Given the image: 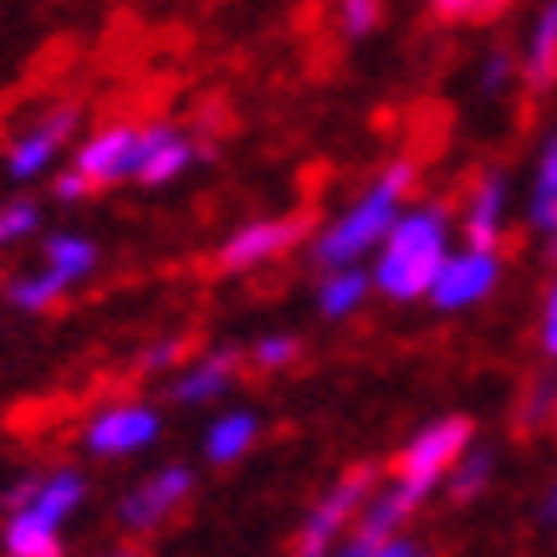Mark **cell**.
I'll return each instance as SVG.
<instances>
[{
  "instance_id": "cell-1",
  "label": "cell",
  "mask_w": 557,
  "mask_h": 557,
  "mask_svg": "<svg viewBox=\"0 0 557 557\" xmlns=\"http://www.w3.org/2000/svg\"><path fill=\"white\" fill-rule=\"evenodd\" d=\"M445 261H450V215L440 205H414L399 215L394 236L384 240L369 282L388 302H424L435 292V276Z\"/></svg>"
},
{
  "instance_id": "cell-2",
  "label": "cell",
  "mask_w": 557,
  "mask_h": 557,
  "mask_svg": "<svg viewBox=\"0 0 557 557\" xmlns=\"http://www.w3.org/2000/svg\"><path fill=\"white\" fill-rule=\"evenodd\" d=\"M409 180L414 170L409 164H388L379 180H373L363 195H358L338 220H327L312 240V261L327 271H348L358 267L363 256H379L384 240L394 236V225L405 215V195H409Z\"/></svg>"
},
{
  "instance_id": "cell-3",
  "label": "cell",
  "mask_w": 557,
  "mask_h": 557,
  "mask_svg": "<svg viewBox=\"0 0 557 557\" xmlns=\"http://www.w3.org/2000/svg\"><path fill=\"white\" fill-rule=\"evenodd\" d=\"M83 502H87V475L83 471L57 466V471L36 475L32 502L5 517V532H0L5 557H62V527L77 517Z\"/></svg>"
},
{
  "instance_id": "cell-4",
  "label": "cell",
  "mask_w": 557,
  "mask_h": 557,
  "mask_svg": "<svg viewBox=\"0 0 557 557\" xmlns=\"http://www.w3.org/2000/svg\"><path fill=\"white\" fill-rule=\"evenodd\" d=\"M471 440H475V430H471V420H460V414L424 424L420 435L399 450V460H394V486L388 491L414 511L430 491L450 481V471H456L460 460L471 456Z\"/></svg>"
},
{
  "instance_id": "cell-5",
  "label": "cell",
  "mask_w": 557,
  "mask_h": 557,
  "mask_svg": "<svg viewBox=\"0 0 557 557\" xmlns=\"http://www.w3.org/2000/svg\"><path fill=\"white\" fill-rule=\"evenodd\" d=\"M373 475L369 471H354L343 475L338 486H327L312 502V511H307L302 532H297V557H338V547L348 542V532H354V522L363 517V507H369L373 496Z\"/></svg>"
},
{
  "instance_id": "cell-6",
  "label": "cell",
  "mask_w": 557,
  "mask_h": 557,
  "mask_svg": "<svg viewBox=\"0 0 557 557\" xmlns=\"http://www.w3.org/2000/svg\"><path fill=\"white\" fill-rule=\"evenodd\" d=\"M159 435H164V420H159V409H149V405H108V409H98L83 430L87 450L98 460H128V456H138V450H149Z\"/></svg>"
},
{
  "instance_id": "cell-7",
  "label": "cell",
  "mask_w": 557,
  "mask_h": 557,
  "mask_svg": "<svg viewBox=\"0 0 557 557\" xmlns=\"http://www.w3.org/2000/svg\"><path fill=\"white\" fill-rule=\"evenodd\" d=\"M496 282H502V251L460 246V251H450V261L440 267L430 302H435L440 312H466V307L486 302L491 292H496Z\"/></svg>"
},
{
  "instance_id": "cell-8",
  "label": "cell",
  "mask_w": 557,
  "mask_h": 557,
  "mask_svg": "<svg viewBox=\"0 0 557 557\" xmlns=\"http://www.w3.org/2000/svg\"><path fill=\"white\" fill-rule=\"evenodd\" d=\"M195 491V471L170 460V466H159L153 475H144L128 496L119 502V522L128 532H153V527L164 522L174 507H185V496Z\"/></svg>"
},
{
  "instance_id": "cell-9",
  "label": "cell",
  "mask_w": 557,
  "mask_h": 557,
  "mask_svg": "<svg viewBox=\"0 0 557 557\" xmlns=\"http://www.w3.org/2000/svg\"><path fill=\"white\" fill-rule=\"evenodd\" d=\"M138 144H144V128H134V123H108V128H98L92 138H83V144H77L72 170L83 174L92 189L119 185V180H134Z\"/></svg>"
},
{
  "instance_id": "cell-10",
  "label": "cell",
  "mask_w": 557,
  "mask_h": 557,
  "mask_svg": "<svg viewBox=\"0 0 557 557\" xmlns=\"http://www.w3.org/2000/svg\"><path fill=\"white\" fill-rule=\"evenodd\" d=\"M72 134H77V108H57V113H47V119L32 123V128L11 144V153H5V174H11V180H36V174H47Z\"/></svg>"
},
{
  "instance_id": "cell-11",
  "label": "cell",
  "mask_w": 557,
  "mask_h": 557,
  "mask_svg": "<svg viewBox=\"0 0 557 557\" xmlns=\"http://www.w3.org/2000/svg\"><path fill=\"white\" fill-rule=\"evenodd\" d=\"M507 205H511L507 174L486 170L471 185V195H466V210H460L466 246H475V251H496V246H502V231H507Z\"/></svg>"
},
{
  "instance_id": "cell-12",
  "label": "cell",
  "mask_w": 557,
  "mask_h": 557,
  "mask_svg": "<svg viewBox=\"0 0 557 557\" xmlns=\"http://www.w3.org/2000/svg\"><path fill=\"white\" fill-rule=\"evenodd\" d=\"M297 236H302L297 220H246L240 231L225 236L215 267L220 271H251V267H261V261H276Z\"/></svg>"
},
{
  "instance_id": "cell-13",
  "label": "cell",
  "mask_w": 557,
  "mask_h": 557,
  "mask_svg": "<svg viewBox=\"0 0 557 557\" xmlns=\"http://www.w3.org/2000/svg\"><path fill=\"white\" fill-rule=\"evenodd\" d=\"M189 159H195V144H189L180 128H170V123L144 128L134 180L138 185H149V189H159V185H170V180H180V174L189 170Z\"/></svg>"
},
{
  "instance_id": "cell-14",
  "label": "cell",
  "mask_w": 557,
  "mask_h": 557,
  "mask_svg": "<svg viewBox=\"0 0 557 557\" xmlns=\"http://www.w3.org/2000/svg\"><path fill=\"white\" fill-rule=\"evenodd\" d=\"M236 373H240V354H231V348H215V354L189 358L185 369L174 373L170 394L180 399V405H210V399H220L225 388L236 384Z\"/></svg>"
},
{
  "instance_id": "cell-15",
  "label": "cell",
  "mask_w": 557,
  "mask_h": 557,
  "mask_svg": "<svg viewBox=\"0 0 557 557\" xmlns=\"http://www.w3.org/2000/svg\"><path fill=\"white\" fill-rule=\"evenodd\" d=\"M256 440H261V414L256 409H225V414L205 424L200 450L210 466H236L256 450Z\"/></svg>"
},
{
  "instance_id": "cell-16",
  "label": "cell",
  "mask_w": 557,
  "mask_h": 557,
  "mask_svg": "<svg viewBox=\"0 0 557 557\" xmlns=\"http://www.w3.org/2000/svg\"><path fill=\"white\" fill-rule=\"evenodd\" d=\"M41 267H47L51 276H62L67 287H77V282H87V276L98 271V246L87 236H77V231H57V236H47V246H41Z\"/></svg>"
},
{
  "instance_id": "cell-17",
  "label": "cell",
  "mask_w": 557,
  "mask_h": 557,
  "mask_svg": "<svg viewBox=\"0 0 557 557\" xmlns=\"http://www.w3.org/2000/svg\"><path fill=\"white\" fill-rule=\"evenodd\" d=\"M527 215H532V225H537V236L547 240V251H557V138H547V144H542Z\"/></svg>"
},
{
  "instance_id": "cell-18",
  "label": "cell",
  "mask_w": 557,
  "mask_h": 557,
  "mask_svg": "<svg viewBox=\"0 0 557 557\" xmlns=\"http://www.w3.org/2000/svg\"><path fill=\"white\" fill-rule=\"evenodd\" d=\"M522 77L532 87H553L557 83V5H542L537 21H532V32H527Z\"/></svg>"
},
{
  "instance_id": "cell-19",
  "label": "cell",
  "mask_w": 557,
  "mask_h": 557,
  "mask_svg": "<svg viewBox=\"0 0 557 557\" xmlns=\"http://www.w3.org/2000/svg\"><path fill=\"white\" fill-rule=\"evenodd\" d=\"M369 271L363 267H348V271H327L322 276V287H318V312L327 322H343V318H354L358 307H363V292H369Z\"/></svg>"
},
{
  "instance_id": "cell-20",
  "label": "cell",
  "mask_w": 557,
  "mask_h": 557,
  "mask_svg": "<svg viewBox=\"0 0 557 557\" xmlns=\"http://www.w3.org/2000/svg\"><path fill=\"white\" fill-rule=\"evenodd\" d=\"M67 292L72 287L62 282V276H51L47 267H36V271H26V276L11 282V307H21V312H47V307L62 302Z\"/></svg>"
},
{
  "instance_id": "cell-21",
  "label": "cell",
  "mask_w": 557,
  "mask_h": 557,
  "mask_svg": "<svg viewBox=\"0 0 557 557\" xmlns=\"http://www.w3.org/2000/svg\"><path fill=\"white\" fill-rule=\"evenodd\" d=\"M491 466H496V456H491V450H471V456L450 471L445 496H450V502H460V507H466V502H475V496L486 491V481H491Z\"/></svg>"
},
{
  "instance_id": "cell-22",
  "label": "cell",
  "mask_w": 557,
  "mask_h": 557,
  "mask_svg": "<svg viewBox=\"0 0 557 557\" xmlns=\"http://www.w3.org/2000/svg\"><path fill=\"white\" fill-rule=\"evenodd\" d=\"M517 67H522V62H517V51H511V47H491L475 83H481V92H486V98H502V92L517 83Z\"/></svg>"
},
{
  "instance_id": "cell-23",
  "label": "cell",
  "mask_w": 557,
  "mask_h": 557,
  "mask_svg": "<svg viewBox=\"0 0 557 557\" xmlns=\"http://www.w3.org/2000/svg\"><path fill=\"white\" fill-rule=\"evenodd\" d=\"M36 225H41V210H36L32 200L0 205V251H5V246H16V240H26Z\"/></svg>"
},
{
  "instance_id": "cell-24",
  "label": "cell",
  "mask_w": 557,
  "mask_h": 557,
  "mask_svg": "<svg viewBox=\"0 0 557 557\" xmlns=\"http://www.w3.org/2000/svg\"><path fill=\"white\" fill-rule=\"evenodd\" d=\"M297 354H302V343H297V338H287V333H271V338H261L251 348V369H261V373L292 369V363H297Z\"/></svg>"
},
{
  "instance_id": "cell-25",
  "label": "cell",
  "mask_w": 557,
  "mask_h": 557,
  "mask_svg": "<svg viewBox=\"0 0 557 557\" xmlns=\"http://www.w3.org/2000/svg\"><path fill=\"white\" fill-rule=\"evenodd\" d=\"M338 26H343V36H369L379 26V5L373 0H348L338 11Z\"/></svg>"
},
{
  "instance_id": "cell-26",
  "label": "cell",
  "mask_w": 557,
  "mask_h": 557,
  "mask_svg": "<svg viewBox=\"0 0 557 557\" xmlns=\"http://www.w3.org/2000/svg\"><path fill=\"white\" fill-rule=\"evenodd\" d=\"M180 354H185V338H164V343H153L149 354H144V369L149 373H164L180 363Z\"/></svg>"
},
{
  "instance_id": "cell-27",
  "label": "cell",
  "mask_w": 557,
  "mask_h": 557,
  "mask_svg": "<svg viewBox=\"0 0 557 557\" xmlns=\"http://www.w3.org/2000/svg\"><path fill=\"white\" fill-rule=\"evenodd\" d=\"M51 189H57V200H62V205H77V200H87V195H92V185H87L77 170L57 174V185H51Z\"/></svg>"
},
{
  "instance_id": "cell-28",
  "label": "cell",
  "mask_w": 557,
  "mask_h": 557,
  "mask_svg": "<svg viewBox=\"0 0 557 557\" xmlns=\"http://www.w3.org/2000/svg\"><path fill=\"white\" fill-rule=\"evenodd\" d=\"M542 348L557 358V282L547 292V307H542Z\"/></svg>"
},
{
  "instance_id": "cell-29",
  "label": "cell",
  "mask_w": 557,
  "mask_h": 557,
  "mask_svg": "<svg viewBox=\"0 0 557 557\" xmlns=\"http://www.w3.org/2000/svg\"><path fill=\"white\" fill-rule=\"evenodd\" d=\"M373 557H430V547H424V542H414V537H394L388 547H379Z\"/></svg>"
},
{
  "instance_id": "cell-30",
  "label": "cell",
  "mask_w": 557,
  "mask_h": 557,
  "mask_svg": "<svg viewBox=\"0 0 557 557\" xmlns=\"http://www.w3.org/2000/svg\"><path fill=\"white\" fill-rule=\"evenodd\" d=\"M542 527H557V481L547 486V496H542Z\"/></svg>"
},
{
  "instance_id": "cell-31",
  "label": "cell",
  "mask_w": 557,
  "mask_h": 557,
  "mask_svg": "<svg viewBox=\"0 0 557 557\" xmlns=\"http://www.w3.org/2000/svg\"><path fill=\"white\" fill-rule=\"evenodd\" d=\"M108 557H138V553H108Z\"/></svg>"
}]
</instances>
